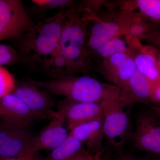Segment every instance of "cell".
<instances>
[{
    "label": "cell",
    "instance_id": "4fadbf2b",
    "mask_svg": "<svg viewBox=\"0 0 160 160\" xmlns=\"http://www.w3.org/2000/svg\"><path fill=\"white\" fill-rule=\"evenodd\" d=\"M152 85L142 73L136 70L120 91L119 99L125 107L135 103H151Z\"/></svg>",
    "mask_w": 160,
    "mask_h": 160
},
{
    "label": "cell",
    "instance_id": "d6a6232c",
    "mask_svg": "<svg viewBox=\"0 0 160 160\" xmlns=\"http://www.w3.org/2000/svg\"><path fill=\"white\" fill-rule=\"evenodd\" d=\"M146 160H160V157L156 155L149 154Z\"/></svg>",
    "mask_w": 160,
    "mask_h": 160
},
{
    "label": "cell",
    "instance_id": "8fae6325",
    "mask_svg": "<svg viewBox=\"0 0 160 160\" xmlns=\"http://www.w3.org/2000/svg\"><path fill=\"white\" fill-rule=\"evenodd\" d=\"M60 104L66 109V121L70 130L80 124L103 118L101 102H80L65 98Z\"/></svg>",
    "mask_w": 160,
    "mask_h": 160
},
{
    "label": "cell",
    "instance_id": "603a6c76",
    "mask_svg": "<svg viewBox=\"0 0 160 160\" xmlns=\"http://www.w3.org/2000/svg\"><path fill=\"white\" fill-rule=\"evenodd\" d=\"M19 62V57L16 49L11 46L0 44V67L11 65Z\"/></svg>",
    "mask_w": 160,
    "mask_h": 160
},
{
    "label": "cell",
    "instance_id": "f1b7e54d",
    "mask_svg": "<svg viewBox=\"0 0 160 160\" xmlns=\"http://www.w3.org/2000/svg\"><path fill=\"white\" fill-rule=\"evenodd\" d=\"M98 160H112L109 152H104Z\"/></svg>",
    "mask_w": 160,
    "mask_h": 160
},
{
    "label": "cell",
    "instance_id": "5b68a950",
    "mask_svg": "<svg viewBox=\"0 0 160 160\" xmlns=\"http://www.w3.org/2000/svg\"><path fill=\"white\" fill-rule=\"evenodd\" d=\"M122 9L114 20H112V18L111 20L100 19L96 15L89 17V21L95 22L89 34L87 32V46L90 54L109 40L126 35L128 26L138 13L127 7H122Z\"/></svg>",
    "mask_w": 160,
    "mask_h": 160
},
{
    "label": "cell",
    "instance_id": "52a82bcc",
    "mask_svg": "<svg viewBox=\"0 0 160 160\" xmlns=\"http://www.w3.org/2000/svg\"><path fill=\"white\" fill-rule=\"evenodd\" d=\"M156 116L153 112L140 113L131 138L138 150L160 157V121Z\"/></svg>",
    "mask_w": 160,
    "mask_h": 160
},
{
    "label": "cell",
    "instance_id": "7c38bea8",
    "mask_svg": "<svg viewBox=\"0 0 160 160\" xmlns=\"http://www.w3.org/2000/svg\"><path fill=\"white\" fill-rule=\"evenodd\" d=\"M69 134L85 144L86 149L94 155L100 156L104 152L103 118L80 124L72 129Z\"/></svg>",
    "mask_w": 160,
    "mask_h": 160
},
{
    "label": "cell",
    "instance_id": "ac0fdd59",
    "mask_svg": "<svg viewBox=\"0 0 160 160\" xmlns=\"http://www.w3.org/2000/svg\"><path fill=\"white\" fill-rule=\"evenodd\" d=\"M136 70L132 52L131 56L127 58L106 78L113 85L121 89L134 74Z\"/></svg>",
    "mask_w": 160,
    "mask_h": 160
},
{
    "label": "cell",
    "instance_id": "3957f363",
    "mask_svg": "<svg viewBox=\"0 0 160 160\" xmlns=\"http://www.w3.org/2000/svg\"><path fill=\"white\" fill-rule=\"evenodd\" d=\"M32 84L53 94L80 102H100L102 100L120 94L121 89L115 85L102 82L94 78L64 75L49 81L31 80Z\"/></svg>",
    "mask_w": 160,
    "mask_h": 160
},
{
    "label": "cell",
    "instance_id": "8992f818",
    "mask_svg": "<svg viewBox=\"0 0 160 160\" xmlns=\"http://www.w3.org/2000/svg\"><path fill=\"white\" fill-rule=\"evenodd\" d=\"M33 24L22 1L0 0V42L17 38Z\"/></svg>",
    "mask_w": 160,
    "mask_h": 160
},
{
    "label": "cell",
    "instance_id": "7a4b0ae2",
    "mask_svg": "<svg viewBox=\"0 0 160 160\" xmlns=\"http://www.w3.org/2000/svg\"><path fill=\"white\" fill-rule=\"evenodd\" d=\"M90 21L78 8L67 9L59 43L60 55L67 65L68 75H87L92 67V59L87 46Z\"/></svg>",
    "mask_w": 160,
    "mask_h": 160
},
{
    "label": "cell",
    "instance_id": "9a60e30c",
    "mask_svg": "<svg viewBox=\"0 0 160 160\" xmlns=\"http://www.w3.org/2000/svg\"><path fill=\"white\" fill-rule=\"evenodd\" d=\"M34 138L27 129H22L0 146V158L17 157L31 151Z\"/></svg>",
    "mask_w": 160,
    "mask_h": 160
},
{
    "label": "cell",
    "instance_id": "5bb4252c",
    "mask_svg": "<svg viewBox=\"0 0 160 160\" xmlns=\"http://www.w3.org/2000/svg\"><path fill=\"white\" fill-rule=\"evenodd\" d=\"M0 103L8 113L0 121L21 128H27L37 118L22 101L12 92L0 99Z\"/></svg>",
    "mask_w": 160,
    "mask_h": 160
},
{
    "label": "cell",
    "instance_id": "9c48e42d",
    "mask_svg": "<svg viewBox=\"0 0 160 160\" xmlns=\"http://www.w3.org/2000/svg\"><path fill=\"white\" fill-rule=\"evenodd\" d=\"M66 120V109L59 104L58 110L56 111L50 123L34 137L31 151L38 154L42 149L52 150L62 144L69 135L64 126Z\"/></svg>",
    "mask_w": 160,
    "mask_h": 160
},
{
    "label": "cell",
    "instance_id": "2e32d148",
    "mask_svg": "<svg viewBox=\"0 0 160 160\" xmlns=\"http://www.w3.org/2000/svg\"><path fill=\"white\" fill-rule=\"evenodd\" d=\"M84 148V144L69 134L62 144L52 149L44 160H72Z\"/></svg>",
    "mask_w": 160,
    "mask_h": 160
},
{
    "label": "cell",
    "instance_id": "d6986e66",
    "mask_svg": "<svg viewBox=\"0 0 160 160\" xmlns=\"http://www.w3.org/2000/svg\"><path fill=\"white\" fill-rule=\"evenodd\" d=\"M126 40L120 37L114 38L90 53L92 59L101 62L112 55L130 50Z\"/></svg>",
    "mask_w": 160,
    "mask_h": 160
},
{
    "label": "cell",
    "instance_id": "30bf717a",
    "mask_svg": "<svg viewBox=\"0 0 160 160\" xmlns=\"http://www.w3.org/2000/svg\"><path fill=\"white\" fill-rule=\"evenodd\" d=\"M126 42L133 52L137 70L147 79L152 85L160 84V69L153 47L143 46L136 38L126 36Z\"/></svg>",
    "mask_w": 160,
    "mask_h": 160
},
{
    "label": "cell",
    "instance_id": "e575fe53",
    "mask_svg": "<svg viewBox=\"0 0 160 160\" xmlns=\"http://www.w3.org/2000/svg\"><path fill=\"white\" fill-rule=\"evenodd\" d=\"M34 160H40V159H39L37 157L36 158H35V159Z\"/></svg>",
    "mask_w": 160,
    "mask_h": 160
},
{
    "label": "cell",
    "instance_id": "ba28073f",
    "mask_svg": "<svg viewBox=\"0 0 160 160\" xmlns=\"http://www.w3.org/2000/svg\"><path fill=\"white\" fill-rule=\"evenodd\" d=\"M12 92L28 106L37 118L51 120L54 117L56 111L52 109V99L38 86L26 82L16 85Z\"/></svg>",
    "mask_w": 160,
    "mask_h": 160
},
{
    "label": "cell",
    "instance_id": "277c9868",
    "mask_svg": "<svg viewBox=\"0 0 160 160\" xmlns=\"http://www.w3.org/2000/svg\"><path fill=\"white\" fill-rule=\"evenodd\" d=\"M119 96L106 98L101 102L105 138L109 146L120 153L131 138L132 132L129 117L120 101Z\"/></svg>",
    "mask_w": 160,
    "mask_h": 160
},
{
    "label": "cell",
    "instance_id": "f546056e",
    "mask_svg": "<svg viewBox=\"0 0 160 160\" xmlns=\"http://www.w3.org/2000/svg\"><path fill=\"white\" fill-rule=\"evenodd\" d=\"M151 108L152 110L153 113L157 115L160 116V104L155 106H152Z\"/></svg>",
    "mask_w": 160,
    "mask_h": 160
},
{
    "label": "cell",
    "instance_id": "6da1fadb",
    "mask_svg": "<svg viewBox=\"0 0 160 160\" xmlns=\"http://www.w3.org/2000/svg\"><path fill=\"white\" fill-rule=\"evenodd\" d=\"M67 10L37 23L15 39L19 62L29 69L53 76L61 58L59 43Z\"/></svg>",
    "mask_w": 160,
    "mask_h": 160
},
{
    "label": "cell",
    "instance_id": "cb8c5ba5",
    "mask_svg": "<svg viewBox=\"0 0 160 160\" xmlns=\"http://www.w3.org/2000/svg\"><path fill=\"white\" fill-rule=\"evenodd\" d=\"M145 41L149 46L154 47L160 51V31L156 29L152 32L149 37Z\"/></svg>",
    "mask_w": 160,
    "mask_h": 160
},
{
    "label": "cell",
    "instance_id": "836d02e7",
    "mask_svg": "<svg viewBox=\"0 0 160 160\" xmlns=\"http://www.w3.org/2000/svg\"><path fill=\"white\" fill-rule=\"evenodd\" d=\"M6 158H0V160H5Z\"/></svg>",
    "mask_w": 160,
    "mask_h": 160
},
{
    "label": "cell",
    "instance_id": "1f68e13d",
    "mask_svg": "<svg viewBox=\"0 0 160 160\" xmlns=\"http://www.w3.org/2000/svg\"><path fill=\"white\" fill-rule=\"evenodd\" d=\"M8 115V112L3 108V106L0 103V118L5 117Z\"/></svg>",
    "mask_w": 160,
    "mask_h": 160
},
{
    "label": "cell",
    "instance_id": "7402d4cb",
    "mask_svg": "<svg viewBox=\"0 0 160 160\" xmlns=\"http://www.w3.org/2000/svg\"><path fill=\"white\" fill-rule=\"evenodd\" d=\"M16 85L13 75L4 67H0V99L11 93Z\"/></svg>",
    "mask_w": 160,
    "mask_h": 160
},
{
    "label": "cell",
    "instance_id": "4dcf8cb0",
    "mask_svg": "<svg viewBox=\"0 0 160 160\" xmlns=\"http://www.w3.org/2000/svg\"><path fill=\"white\" fill-rule=\"evenodd\" d=\"M153 49L159 67L160 69V50H158V49L154 48V47H153Z\"/></svg>",
    "mask_w": 160,
    "mask_h": 160
},
{
    "label": "cell",
    "instance_id": "d4e9b609",
    "mask_svg": "<svg viewBox=\"0 0 160 160\" xmlns=\"http://www.w3.org/2000/svg\"><path fill=\"white\" fill-rule=\"evenodd\" d=\"M101 156L94 155L84 147L72 160H98Z\"/></svg>",
    "mask_w": 160,
    "mask_h": 160
},
{
    "label": "cell",
    "instance_id": "ffe728a7",
    "mask_svg": "<svg viewBox=\"0 0 160 160\" xmlns=\"http://www.w3.org/2000/svg\"><path fill=\"white\" fill-rule=\"evenodd\" d=\"M156 29L154 25L145 20L139 13L130 23L126 36L145 41Z\"/></svg>",
    "mask_w": 160,
    "mask_h": 160
},
{
    "label": "cell",
    "instance_id": "e0dca14e",
    "mask_svg": "<svg viewBox=\"0 0 160 160\" xmlns=\"http://www.w3.org/2000/svg\"><path fill=\"white\" fill-rule=\"evenodd\" d=\"M128 3L133 11L139 9L140 14L146 21L160 26V0H136Z\"/></svg>",
    "mask_w": 160,
    "mask_h": 160
},
{
    "label": "cell",
    "instance_id": "83f0119b",
    "mask_svg": "<svg viewBox=\"0 0 160 160\" xmlns=\"http://www.w3.org/2000/svg\"><path fill=\"white\" fill-rule=\"evenodd\" d=\"M116 160H142L138 158L133 156L130 155H124L121 156L120 157L118 158Z\"/></svg>",
    "mask_w": 160,
    "mask_h": 160
},
{
    "label": "cell",
    "instance_id": "4316f807",
    "mask_svg": "<svg viewBox=\"0 0 160 160\" xmlns=\"http://www.w3.org/2000/svg\"><path fill=\"white\" fill-rule=\"evenodd\" d=\"M37 153L31 151L20 156L8 158H6L5 160H34L37 157Z\"/></svg>",
    "mask_w": 160,
    "mask_h": 160
},
{
    "label": "cell",
    "instance_id": "44dd1931",
    "mask_svg": "<svg viewBox=\"0 0 160 160\" xmlns=\"http://www.w3.org/2000/svg\"><path fill=\"white\" fill-rule=\"evenodd\" d=\"M31 2L38 9L44 11L58 9L64 10L66 8L74 9L78 6L76 1L72 0H32Z\"/></svg>",
    "mask_w": 160,
    "mask_h": 160
},
{
    "label": "cell",
    "instance_id": "484cf974",
    "mask_svg": "<svg viewBox=\"0 0 160 160\" xmlns=\"http://www.w3.org/2000/svg\"><path fill=\"white\" fill-rule=\"evenodd\" d=\"M151 99L152 102L160 104V84L152 85Z\"/></svg>",
    "mask_w": 160,
    "mask_h": 160
}]
</instances>
